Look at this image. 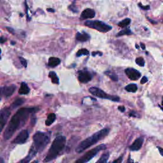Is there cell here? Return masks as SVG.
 Listing matches in <instances>:
<instances>
[{
  "mask_svg": "<svg viewBox=\"0 0 163 163\" xmlns=\"http://www.w3.org/2000/svg\"><path fill=\"white\" fill-rule=\"evenodd\" d=\"M31 163H38V160H36V161H34L32 162Z\"/></svg>",
  "mask_w": 163,
  "mask_h": 163,
  "instance_id": "cell-42",
  "label": "cell"
},
{
  "mask_svg": "<svg viewBox=\"0 0 163 163\" xmlns=\"http://www.w3.org/2000/svg\"><path fill=\"white\" fill-rule=\"evenodd\" d=\"M7 29H8V31L10 33H11L14 34V29H13L12 28H7Z\"/></svg>",
  "mask_w": 163,
  "mask_h": 163,
  "instance_id": "cell-38",
  "label": "cell"
},
{
  "mask_svg": "<svg viewBox=\"0 0 163 163\" xmlns=\"http://www.w3.org/2000/svg\"><path fill=\"white\" fill-rule=\"evenodd\" d=\"M37 110H38L37 107L19 109L12 117L7 127L6 128L3 134L4 139L8 140L12 138L15 132L26 123L27 120L28 119L29 116L33 113L36 112Z\"/></svg>",
  "mask_w": 163,
  "mask_h": 163,
  "instance_id": "cell-1",
  "label": "cell"
},
{
  "mask_svg": "<svg viewBox=\"0 0 163 163\" xmlns=\"http://www.w3.org/2000/svg\"><path fill=\"white\" fill-rule=\"evenodd\" d=\"M139 7L140 8H142V9H143V10H149L150 8V7L149 5H147V6H142V5L141 3L138 4Z\"/></svg>",
  "mask_w": 163,
  "mask_h": 163,
  "instance_id": "cell-33",
  "label": "cell"
},
{
  "mask_svg": "<svg viewBox=\"0 0 163 163\" xmlns=\"http://www.w3.org/2000/svg\"><path fill=\"white\" fill-rule=\"evenodd\" d=\"M16 89V85H11L9 86H4L1 88V94L6 98H9L14 93Z\"/></svg>",
  "mask_w": 163,
  "mask_h": 163,
  "instance_id": "cell-12",
  "label": "cell"
},
{
  "mask_svg": "<svg viewBox=\"0 0 163 163\" xmlns=\"http://www.w3.org/2000/svg\"><path fill=\"white\" fill-rule=\"evenodd\" d=\"M90 38H91V36H90L89 35L86 33L84 31L82 32V33L78 32L77 35H76V39L79 42H85L89 40Z\"/></svg>",
  "mask_w": 163,
  "mask_h": 163,
  "instance_id": "cell-16",
  "label": "cell"
},
{
  "mask_svg": "<svg viewBox=\"0 0 163 163\" xmlns=\"http://www.w3.org/2000/svg\"><path fill=\"white\" fill-rule=\"evenodd\" d=\"M50 139V133H44L38 131L33 135V147L38 152H41L49 143Z\"/></svg>",
  "mask_w": 163,
  "mask_h": 163,
  "instance_id": "cell-4",
  "label": "cell"
},
{
  "mask_svg": "<svg viewBox=\"0 0 163 163\" xmlns=\"http://www.w3.org/2000/svg\"><path fill=\"white\" fill-rule=\"evenodd\" d=\"M66 137L64 136H59L54 140L50 147L48 151L45 158L44 159V163H47L53 161L57 157V156L63 152L66 145Z\"/></svg>",
  "mask_w": 163,
  "mask_h": 163,
  "instance_id": "cell-3",
  "label": "cell"
},
{
  "mask_svg": "<svg viewBox=\"0 0 163 163\" xmlns=\"http://www.w3.org/2000/svg\"><path fill=\"white\" fill-rule=\"evenodd\" d=\"M138 89V87L135 84H131L125 87V90L129 92H135Z\"/></svg>",
  "mask_w": 163,
  "mask_h": 163,
  "instance_id": "cell-22",
  "label": "cell"
},
{
  "mask_svg": "<svg viewBox=\"0 0 163 163\" xmlns=\"http://www.w3.org/2000/svg\"><path fill=\"white\" fill-rule=\"evenodd\" d=\"M109 132H110V129L104 128L103 129L95 133L92 136L80 142L77 146V147L76 148V152L79 154L82 153L85 150L91 147L92 145H94L100 140L105 138L107 135H108Z\"/></svg>",
  "mask_w": 163,
  "mask_h": 163,
  "instance_id": "cell-2",
  "label": "cell"
},
{
  "mask_svg": "<svg viewBox=\"0 0 163 163\" xmlns=\"http://www.w3.org/2000/svg\"><path fill=\"white\" fill-rule=\"evenodd\" d=\"M30 91V89L29 88L28 85L25 82H22L21 85V87L19 91V94L21 95H26L28 94Z\"/></svg>",
  "mask_w": 163,
  "mask_h": 163,
  "instance_id": "cell-17",
  "label": "cell"
},
{
  "mask_svg": "<svg viewBox=\"0 0 163 163\" xmlns=\"http://www.w3.org/2000/svg\"><path fill=\"white\" fill-rule=\"evenodd\" d=\"M47 11L48 12H55V10H54V9H52V8H47Z\"/></svg>",
  "mask_w": 163,
  "mask_h": 163,
  "instance_id": "cell-41",
  "label": "cell"
},
{
  "mask_svg": "<svg viewBox=\"0 0 163 163\" xmlns=\"http://www.w3.org/2000/svg\"><path fill=\"white\" fill-rule=\"evenodd\" d=\"M162 105H163V102H162Z\"/></svg>",
  "mask_w": 163,
  "mask_h": 163,
  "instance_id": "cell-47",
  "label": "cell"
},
{
  "mask_svg": "<svg viewBox=\"0 0 163 163\" xmlns=\"http://www.w3.org/2000/svg\"><path fill=\"white\" fill-rule=\"evenodd\" d=\"M60 63H61V60H60L59 58L52 57H50L49 59L48 65H49L50 67L54 68V67L58 66Z\"/></svg>",
  "mask_w": 163,
  "mask_h": 163,
  "instance_id": "cell-18",
  "label": "cell"
},
{
  "mask_svg": "<svg viewBox=\"0 0 163 163\" xmlns=\"http://www.w3.org/2000/svg\"><path fill=\"white\" fill-rule=\"evenodd\" d=\"M89 54V52L88 50L87 49H80L77 53V57H80L81 56H83V55H84V56H87V55Z\"/></svg>",
  "mask_w": 163,
  "mask_h": 163,
  "instance_id": "cell-26",
  "label": "cell"
},
{
  "mask_svg": "<svg viewBox=\"0 0 163 163\" xmlns=\"http://www.w3.org/2000/svg\"><path fill=\"white\" fill-rule=\"evenodd\" d=\"M49 77L51 78L52 83H54L55 84H59V78L57 76V74L54 71H50L49 74Z\"/></svg>",
  "mask_w": 163,
  "mask_h": 163,
  "instance_id": "cell-20",
  "label": "cell"
},
{
  "mask_svg": "<svg viewBox=\"0 0 163 163\" xmlns=\"http://www.w3.org/2000/svg\"><path fill=\"white\" fill-rule=\"evenodd\" d=\"M99 55V56H102V55H103V53H101V52H93L92 53V55L93 56H95L96 55Z\"/></svg>",
  "mask_w": 163,
  "mask_h": 163,
  "instance_id": "cell-35",
  "label": "cell"
},
{
  "mask_svg": "<svg viewBox=\"0 0 163 163\" xmlns=\"http://www.w3.org/2000/svg\"><path fill=\"white\" fill-rule=\"evenodd\" d=\"M149 21H150V22H152V23H153V24H156V22H154V21H152V20L149 19Z\"/></svg>",
  "mask_w": 163,
  "mask_h": 163,
  "instance_id": "cell-44",
  "label": "cell"
},
{
  "mask_svg": "<svg viewBox=\"0 0 163 163\" xmlns=\"http://www.w3.org/2000/svg\"><path fill=\"white\" fill-rule=\"evenodd\" d=\"M125 73L126 74L128 78L131 80H137L141 77L140 72L134 68L126 69Z\"/></svg>",
  "mask_w": 163,
  "mask_h": 163,
  "instance_id": "cell-10",
  "label": "cell"
},
{
  "mask_svg": "<svg viewBox=\"0 0 163 163\" xmlns=\"http://www.w3.org/2000/svg\"><path fill=\"white\" fill-rule=\"evenodd\" d=\"M29 138V132L27 129H24L20 132L18 134L17 136L15 137V138L13 140L12 143L15 144H19V145H21V144L25 143L28 139Z\"/></svg>",
  "mask_w": 163,
  "mask_h": 163,
  "instance_id": "cell-8",
  "label": "cell"
},
{
  "mask_svg": "<svg viewBox=\"0 0 163 163\" xmlns=\"http://www.w3.org/2000/svg\"><path fill=\"white\" fill-rule=\"evenodd\" d=\"M118 110L120 111L121 112H124L126 110V108H125V107L124 106H119L118 107Z\"/></svg>",
  "mask_w": 163,
  "mask_h": 163,
  "instance_id": "cell-34",
  "label": "cell"
},
{
  "mask_svg": "<svg viewBox=\"0 0 163 163\" xmlns=\"http://www.w3.org/2000/svg\"><path fill=\"white\" fill-rule=\"evenodd\" d=\"M136 47L137 49H138V48H139L138 45H136Z\"/></svg>",
  "mask_w": 163,
  "mask_h": 163,
  "instance_id": "cell-46",
  "label": "cell"
},
{
  "mask_svg": "<svg viewBox=\"0 0 163 163\" xmlns=\"http://www.w3.org/2000/svg\"><path fill=\"white\" fill-rule=\"evenodd\" d=\"M19 59L20 61H21V63L22 64L23 66L24 67V68H26L27 67V61H26L24 58L22 57H19Z\"/></svg>",
  "mask_w": 163,
  "mask_h": 163,
  "instance_id": "cell-29",
  "label": "cell"
},
{
  "mask_svg": "<svg viewBox=\"0 0 163 163\" xmlns=\"http://www.w3.org/2000/svg\"><path fill=\"white\" fill-rule=\"evenodd\" d=\"M91 74L87 71H78V79L81 83H87L91 80Z\"/></svg>",
  "mask_w": 163,
  "mask_h": 163,
  "instance_id": "cell-11",
  "label": "cell"
},
{
  "mask_svg": "<svg viewBox=\"0 0 163 163\" xmlns=\"http://www.w3.org/2000/svg\"><path fill=\"white\" fill-rule=\"evenodd\" d=\"M140 45H141V47L142 48V49H143V50L145 49V45H144L143 43H141Z\"/></svg>",
  "mask_w": 163,
  "mask_h": 163,
  "instance_id": "cell-40",
  "label": "cell"
},
{
  "mask_svg": "<svg viewBox=\"0 0 163 163\" xmlns=\"http://www.w3.org/2000/svg\"><path fill=\"white\" fill-rule=\"evenodd\" d=\"M89 91L91 94L95 96L98 97L99 98L106 99H109L113 101H119L120 100L119 97L117 96H111L105 93L103 90L100 89L99 88L96 87H92L89 89Z\"/></svg>",
  "mask_w": 163,
  "mask_h": 163,
  "instance_id": "cell-7",
  "label": "cell"
},
{
  "mask_svg": "<svg viewBox=\"0 0 163 163\" xmlns=\"http://www.w3.org/2000/svg\"><path fill=\"white\" fill-rule=\"evenodd\" d=\"M158 149H159V150L160 154H161L162 156H163V149L161 147H158Z\"/></svg>",
  "mask_w": 163,
  "mask_h": 163,
  "instance_id": "cell-39",
  "label": "cell"
},
{
  "mask_svg": "<svg viewBox=\"0 0 163 163\" xmlns=\"http://www.w3.org/2000/svg\"><path fill=\"white\" fill-rule=\"evenodd\" d=\"M37 153H38V152H37L35 149H34L33 147L32 146L31 147V149H30V150L29 152L28 155L26 157H24V159L21 160L18 163H29L34 157H35V156L36 155Z\"/></svg>",
  "mask_w": 163,
  "mask_h": 163,
  "instance_id": "cell-14",
  "label": "cell"
},
{
  "mask_svg": "<svg viewBox=\"0 0 163 163\" xmlns=\"http://www.w3.org/2000/svg\"><path fill=\"white\" fill-rule=\"evenodd\" d=\"M10 110L8 108H3L1 111V113H0V128H1V131L3 129L10 115Z\"/></svg>",
  "mask_w": 163,
  "mask_h": 163,
  "instance_id": "cell-9",
  "label": "cell"
},
{
  "mask_svg": "<svg viewBox=\"0 0 163 163\" xmlns=\"http://www.w3.org/2000/svg\"><path fill=\"white\" fill-rule=\"evenodd\" d=\"M56 119V114L54 113H50L47 117V119L45 121V124L46 126H49L51 124H52L53 122H54Z\"/></svg>",
  "mask_w": 163,
  "mask_h": 163,
  "instance_id": "cell-19",
  "label": "cell"
},
{
  "mask_svg": "<svg viewBox=\"0 0 163 163\" xmlns=\"http://www.w3.org/2000/svg\"><path fill=\"white\" fill-rule=\"evenodd\" d=\"M109 157H110V153L108 152L105 153L103 156L99 159V160L96 163H106L108 161Z\"/></svg>",
  "mask_w": 163,
  "mask_h": 163,
  "instance_id": "cell-21",
  "label": "cell"
},
{
  "mask_svg": "<svg viewBox=\"0 0 163 163\" xmlns=\"http://www.w3.org/2000/svg\"><path fill=\"white\" fill-rule=\"evenodd\" d=\"M6 40H7V39H6L5 38H4L3 36L1 37L0 41H1V43H3L5 42H6Z\"/></svg>",
  "mask_w": 163,
  "mask_h": 163,
  "instance_id": "cell-37",
  "label": "cell"
},
{
  "mask_svg": "<svg viewBox=\"0 0 163 163\" xmlns=\"http://www.w3.org/2000/svg\"><path fill=\"white\" fill-rule=\"evenodd\" d=\"M25 100L24 99H16L14 103L10 105V108L12 109L16 108L17 107L19 106L22 105L24 103Z\"/></svg>",
  "mask_w": 163,
  "mask_h": 163,
  "instance_id": "cell-23",
  "label": "cell"
},
{
  "mask_svg": "<svg viewBox=\"0 0 163 163\" xmlns=\"http://www.w3.org/2000/svg\"><path fill=\"white\" fill-rule=\"evenodd\" d=\"M131 34H132L131 31L129 29L127 28L120 31L119 33H117V36H121L123 35H131Z\"/></svg>",
  "mask_w": 163,
  "mask_h": 163,
  "instance_id": "cell-25",
  "label": "cell"
},
{
  "mask_svg": "<svg viewBox=\"0 0 163 163\" xmlns=\"http://www.w3.org/2000/svg\"><path fill=\"white\" fill-rule=\"evenodd\" d=\"M84 24L90 28L94 29L98 31L103 33L108 32L112 29V26L110 25L100 21H87L85 22Z\"/></svg>",
  "mask_w": 163,
  "mask_h": 163,
  "instance_id": "cell-6",
  "label": "cell"
},
{
  "mask_svg": "<svg viewBox=\"0 0 163 163\" xmlns=\"http://www.w3.org/2000/svg\"><path fill=\"white\" fill-rule=\"evenodd\" d=\"M108 75L109 76V77L113 81H117L118 80V77L114 73H108Z\"/></svg>",
  "mask_w": 163,
  "mask_h": 163,
  "instance_id": "cell-28",
  "label": "cell"
},
{
  "mask_svg": "<svg viewBox=\"0 0 163 163\" xmlns=\"http://www.w3.org/2000/svg\"><path fill=\"white\" fill-rule=\"evenodd\" d=\"M143 138L140 137L137 138L129 147V149L131 151H138L142 148L143 143Z\"/></svg>",
  "mask_w": 163,
  "mask_h": 163,
  "instance_id": "cell-15",
  "label": "cell"
},
{
  "mask_svg": "<svg viewBox=\"0 0 163 163\" xmlns=\"http://www.w3.org/2000/svg\"><path fill=\"white\" fill-rule=\"evenodd\" d=\"M69 8L71 10L72 12H75V13L78 12L77 9V8H76L73 5H71L69 7Z\"/></svg>",
  "mask_w": 163,
  "mask_h": 163,
  "instance_id": "cell-31",
  "label": "cell"
},
{
  "mask_svg": "<svg viewBox=\"0 0 163 163\" xmlns=\"http://www.w3.org/2000/svg\"><path fill=\"white\" fill-rule=\"evenodd\" d=\"M136 63L140 66H145V61L142 57H138L136 59Z\"/></svg>",
  "mask_w": 163,
  "mask_h": 163,
  "instance_id": "cell-27",
  "label": "cell"
},
{
  "mask_svg": "<svg viewBox=\"0 0 163 163\" xmlns=\"http://www.w3.org/2000/svg\"><path fill=\"white\" fill-rule=\"evenodd\" d=\"M123 156H120L119 157H118L117 159H116L115 161H113L112 162V163H122V162L123 161Z\"/></svg>",
  "mask_w": 163,
  "mask_h": 163,
  "instance_id": "cell-30",
  "label": "cell"
},
{
  "mask_svg": "<svg viewBox=\"0 0 163 163\" xmlns=\"http://www.w3.org/2000/svg\"><path fill=\"white\" fill-rule=\"evenodd\" d=\"M95 11L91 8H86L83 11L80 15V19L82 20L92 19L95 17Z\"/></svg>",
  "mask_w": 163,
  "mask_h": 163,
  "instance_id": "cell-13",
  "label": "cell"
},
{
  "mask_svg": "<svg viewBox=\"0 0 163 163\" xmlns=\"http://www.w3.org/2000/svg\"><path fill=\"white\" fill-rule=\"evenodd\" d=\"M130 23H131V19L129 18H126L118 23V26L120 28H126L130 24Z\"/></svg>",
  "mask_w": 163,
  "mask_h": 163,
  "instance_id": "cell-24",
  "label": "cell"
},
{
  "mask_svg": "<svg viewBox=\"0 0 163 163\" xmlns=\"http://www.w3.org/2000/svg\"><path fill=\"white\" fill-rule=\"evenodd\" d=\"M1 163H4V160H3V158H1Z\"/></svg>",
  "mask_w": 163,
  "mask_h": 163,
  "instance_id": "cell-43",
  "label": "cell"
},
{
  "mask_svg": "<svg viewBox=\"0 0 163 163\" xmlns=\"http://www.w3.org/2000/svg\"><path fill=\"white\" fill-rule=\"evenodd\" d=\"M11 43L12 44V45H15V43L14 42H11Z\"/></svg>",
  "mask_w": 163,
  "mask_h": 163,
  "instance_id": "cell-45",
  "label": "cell"
},
{
  "mask_svg": "<svg viewBox=\"0 0 163 163\" xmlns=\"http://www.w3.org/2000/svg\"><path fill=\"white\" fill-rule=\"evenodd\" d=\"M148 82V78L147 77H143V78H142V80H141V84H145V83H147Z\"/></svg>",
  "mask_w": 163,
  "mask_h": 163,
  "instance_id": "cell-32",
  "label": "cell"
},
{
  "mask_svg": "<svg viewBox=\"0 0 163 163\" xmlns=\"http://www.w3.org/2000/svg\"><path fill=\"white\" fill-rule=\"evenodd\" d=\"M134 163V161L131 159V156H129V157H128V161H127V163Z\"/></svg>",
  "mask_w": 163,
  "mask_h": 163,
  "instance_id": "cell-36",
  "label": "cell"
},
{
  "mask_svg": "<svg viewBox=\"0 0 163 163\" xmlns=\"http://www.w3.org/2000/svg\"><path fill=\"white\" fill-rule=\"evenodd\" d=\"M106 148V145L105 144H101L97 146L94 149L90 150L89 151H88L82 157H81L80 158L78 159L75 163H86L89 162L90 160L92 159L94 157L96 156L100 152L101 150H105Z\"/></svg>",
  "mask_w": 163,
  "mask_h": 163,
  "instance_id": "cell-5",
  "label": "cell"
}]
</instances>
